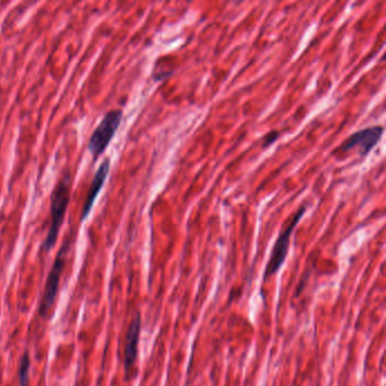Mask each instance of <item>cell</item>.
<instances>
[{
	"instance_id": "7",
	"label": "cell",
	"mask_w": 386,
	"mask_h": 386,
	"mask_svg": "<svg viewBox=\"0 0 386 386\" xmlns=\"http://www.w3.org/2000/svg\"><path fill=\"white\" fill-rule=\"evenodd\" d=\"M109 170H110V159L107 158V159L103 160L96 174H94V177H93L92 184H91L90 189H89L87 198H85L84 205H83V210H82V221L85 220L90 214L93 204L96 202L100 191L105 185V179H107L109 175Z\"/></svg>"
},
{
	"instance_id": "9",
	"label": "cell",
	"mask_w": 386,
	"mask_h": 386,
	"mask_svg": "<svg viewBox=\"0 0 386 386\" xmlns=\"http://www.w3.org/2000/svg\"><path fill=\"white\" fill-rule=\"evenodd\" d=\"M279 138V133L276 131H273V132L269 133V134L264 138L263 141V147H267L271 145V144L274 143Z\"/></svg>"
},
{
	"instance_id": "6",
	"label": "cell",
	"mask_w": 386,
	"mask_h": 386,
	"mask_svg": "<svg viewBox=\"0 0 386 386\" xmlns=\"http://www.w3.org/2000/svg\"><path fill=\"white\" fill-rule=\"evenodd\" d=\"M142 318L141 314L138 313L133 318L132 323L129 325L128 332H127L126 348H125V371L126 374L134 369L135 362L138 360V343H140V336H141Z\"/></svg>"
},
{
	"instance_id": "3",
	"label": "cell",
	"mask_w": 386,
	"mask_h": 386,
	"mask_svg": "<svg viewBox=\"0 0 386 386\" xmlns=\"http://www.w3.org/2000/svg\"><path fill=\"white\" fill-rule=\"evenodd\" d=\"M121 119H123V110L114 109L105 114L101 123L94 129L87 143V149L92 154L94 161L107 150V147L119 128Z\"/></svg>"
},
{
	"instance_id": "2",
	"label": "cell",
	"mask_w": 386,
	"mask_h": 386,
	"mask_svg": "<svg viewBox=\"0 0 386 386\" xmlns=\"http://www.w3.org/2000/svg\"><path fill=\"white\" fill-rule=\"evenodd\" d=\"M305 212L306 205H302L299 210L297 211L294 216L288 220L285 227L282 228L276 243L273 245L272 251H271L269 262H267V267L264 271L263 282L276 274L283 267V264L287 260L288 253H289V247H290L291 235L294 232L297 225L299 223Z\"/></svg>"
},
{
	"instance_id": "5",
	"label": "cell",
	"mask_w": 386,
	"mask_h": 386,
	"mask_svg": "<svg viewBox=\"0 0 386 386\" xmlns=\"http://www.w3.org/2000/svg\"><path fill=\"white\" fill-rule=\"evenodd\" d=\"M384 128L382 126H371L369 128L360 129L358 132L353 133L349 138L340 145L338 152L347 153L353 149H359L360 156L362 158L369 156L371 150L378 145L382 138Z\"/></svg>"
},
{
	"instance_id": "1",
	"label": "cell",
	"mask_w": 386,
	"mask_h": 386,
	"mask_svg": "<svg viewBox=\"0 0 386 386\" xmlns=\"http://www.w3.org/2000/svg\"><path fill=\"white\" fill-rule=\"evenodd\" d=\"M70 188H72V175L67 171L60 178L57 185L54 186V191L51 193V225L43 244V249L45 252H49L50 249H52L54 244L57 242L60 228L63 225L65 213L68 207Z\"/></svg>"
},
{
	"instance_id": "8",
	"label": "cell",
	"mask_w": 386,
	"mask_h": 386,
	"mask_svg": "<svg viewBox=\"0 0 386 386\" xmlns=\"http://www.w3.org/2000/svg\"><path fill=\"white\" fill-rule=\"evenodd\" d=\"M31 358L30 353L25 352L22 357L20 362V371H18V378H20V386H29V374H30Z\"/></svg>"
},
{
	"instance_id": "4",
	"label": "cell",
	"mask_w": 386,
	"mask_h": 386,
	"mask_svg": "<svg viewBox=\"0 0 386 386\" xmlns=\"http://www.w3.org/2000/svg\"><path fill=\"white\" fill-rule=\"evenodd\" d=\"M69 246H70L69 240L61 246V248L58 252L57 258L54 260L52 269H51L50 273H49L48 279H47L43 298L41 300L39 309V313L43 315V318L47 316V313L54 305L56 297H57L60 276H61V273H63L65 258H66V254L68 253Z\"/></svg>"
}]
</instances>
